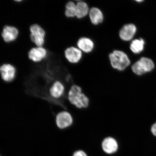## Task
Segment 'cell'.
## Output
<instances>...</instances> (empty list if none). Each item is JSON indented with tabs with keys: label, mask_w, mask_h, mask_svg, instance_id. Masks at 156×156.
<instances>
[{
	"label": "cell",
	"mask_w": 156,
	"mask_h": 156,
	"mask_svg": "<svg viewBox=\"0 0 156 156\" xmlns=\"http://www.w3.org/2000/svg\"><path fill=\"white\" fill-rule=\"evenodd\" d=\"M68 100L71 104L79 109L86 108L89 106L90 99L79 86L73 85L68 92Z\"/></svg>",
	"instance_id": "6da1fadb"
},
{
	"label": "cell",
	"mask_w": 156,
	"mask_h": 156,
	"mask_svg": "<svg viewBox=\"0 0 156 156\" xmlns=\"http://www.w3.org/2000/svg\"><path fill=\"white\" fill-rule=\"evenodd\" d=\"M29 38L35 46H44L45 42L46 31L37 23H34L29 27Z\"/></svg>",
	"instance_id": "7a4b0ae2"
},
{
	"label": "cell",
	"mask_w": 156,
	"mask_h": 156,
	"mask_svg": "<svg viewBox=\"0 0 156 156\" xmlns=\"http://www.w3.org/2000/svg\"><path fill=\"white\" fill-rule=\"evenodd\" d=\"M109 57L112 67L119 71L124 70L130 64L128 56L120 51H114L110 55Z\"/></svg>",
	"instance_id": "3957f363"
},
{
	"label": "cell",
	"mask_w": 156,
	"mask_h": 156,
	"mask_svg": "<svg viewBox=\"0 0 156 156\" xmlns=\"http://www.w3.org/2000/svg\"><path fill=\"white\" fill-rule=\"evenodd\" d=\"M154 64L152 60L147 58L143 57L134 63L132 67L133 72L137 75H142L153 70Z\"/></svg>",
	"instance_id": "277c9868"
},
{
	"label": "cell",
	"mask_w": 156,
	"mask_h": 156,
	"mask_svg": "<svg viewBox=\"0 0 156 156\" xmlns=\"http://www.w3.org/2000/svg\"><path fill=\"white\" fill-rule=\"evenodd\" d=\"M48 52L44 46H33L29 49L27 56L29 60L34 63H39L46 58Z\"/></svg>",
	"instance_id": "5b68a950"
},
{
	"label": "cell",
	"mask_w": 156,
	"mask_h": 156,
	"mask_svg": "<svg viewBox=\"0 0 156 156\" xmlns=\"http://www.w3.org/2000/svg\"><path fill=\"white\" fill-rule=\"evenodd\" d=\"M19 34V31L17 27L14 25H6L2 30L1 37L4 41L9 44L17 40Z\"/></svg>",
	"instance_id": "8992f818"
},
{
	"label": "cell",
	"mask_w": 156,
	"mask_h": 156,
	"mask_svg": "<svg viewBox=\"0 0 156 156\" xmlns=\"http://www.w3.org/2000/svg\"><path fill=\"white\" fill-rule=\"evenodd\" d=\"M73 116L67 111H62L56 115V124L60 129H64L69 127L73 125Z\"/></svg>",
	"instance_id": "52a82bcc"
},
{
	"label": "cell",
	"mask_w": 156,
	"mask_h": 156,
	"mask_svg": "<svg viewBox=\"0 0 156 156\" xmlns=\"http://www.w3.org/2000/svg\"><path fill=\"white\" fill-rule=\"evenodd\" d=\"M2 79L6 82H11L14 80L16 75V69L15 66L9 63H5L0 67Z\"/></svg>",
	"instance_id": "ba28073f"
},
{
	"label": "cell",
	"mask_w": 156,
	"mask_h": 156,
	"mask_svg": "<svg viewBox=\"0 0 156 156\" xmlns=\"http://www.w3.org/2000/svg\"><path fill=\"white\" fill-rule=\"evenodd\" d=\"M64 55L67 61L69 63L76 64L81 60L82 56V52L79 48L71 46L65 49Z\"/></svg>",
	"instance_id": "9c48e42d"
},
{
	"label": "cell",
	"mask_w": 156,
	"mask_h": 156,
	"mask_svg": "<svg viewBox=\"0 0 156 156\" xmlns=\"http://www.w3.org/2000/svg\"><path fill=\"white\" fill-rule=\"evenodd\" d=\"M102 147L105 153L110 154H114L116 153L118 149V142L113 136H106L102 140Z\"/></svg>",
	"instance_id": "30bf717a"
},
{
	"label": "cell",
	"mask_w": 156,
	"mask_h": 156,
	"mask_svg": "<svg viewBox=\"0 0 156 156\" xmlns=\"http://www.w3.org/2000/svg\"><path fill=\"white\" fill-rule=\"evenodd\" d=\"M65 87L61 81H55L50 87L49 92L52 98L58 99L63 96L65 92Z\"/></svg>",
	"instance_id": "8fae6325"
},
{
	"label": "cell",
	"mask_w": 156,
	"mask_h": 156,
	"mask_svg": "<svg viewBox=\"0 0 156 156\" xmlns=\"http://www.w3.org/2000/svg\"><path fill=\"white\" fill-rule=\"evenodd\" d=\"M136 30V26L133 24L125 25L120 31V37L124 41H128L131 40L135 35Z\"/></svg>",
	"instance_id": "7c38bea8"
},
{
	"label": "cell",
	"mask_w": 156,
	"mask_h": 156,
	"mask_svg": "<svg viewBox=\"0 0 156 156\" xmlns=\"http://www.w3.org/2000/svg\"><path fill=\"white\" fill-rule=\"evenodd\" d=\"M77 45L79 49L86 53L92 51L94 48L92 41L86 37L80 38L77 41Z\"/></svg>",
	"instance_id": "4fadbf2b"
},
{
	"label": "cell",
	"mask_w": 156,
	"mask_h": 156,
	"mask_svg": "<svg viewBox=\"0 0 156 156\" xmlns=\"http://www.w3.org/2000/svg\"><path fill=\"white\" fill-rule=\"evenodd\" d=\"M89 15L91 23L94 25H98L102 23L103 16L102 12L96 7H93L90 10Z\"/></svg>",
	"instance_id": "5bb4252c"
},
{
	"label": "cell",
	"mask_w": 156,
	"mask_h": 156,
	"mask_svg": "<svg viewBox=\"0 0 156 156\" xmlns=\"http://www.w3.org/2000/svg\"><path fill=\"white\" fill-rule=\"evenodd\" d=\"M89 7L86 3L82 1H78L76 3V16L78 19L85 17L89 12Z\"/></svg>",
	"instance_id": "9a60e30c"
},
{
	"label": "cell",
	"mask_w": 156,
	"mask_h": 156,
	"mask_svg": "<svg viewBox=\"0 0 156 156\" xmlns=\"http://www.w3.org/2000/svg\"><path fill=\"white\" fill-rule=\"evenodd\" d=\"M64 15L68 18L76 17V3L72 1L67 2L64 6Z\"/></svg>",
	"instance_id": "2e32d148"
},
{
	"label": "cell",
	"mask_w": 156,
	"mask_h": 156,
	"mask_svg": "<svg viewBox=\"0 0 156 156\" xmlns=\"http://www.w3.org/2000/svg\"><path fill=\"white\" fill-rule=\"evenodd\" d=\"M144 44L145 41L143 39H136L133 41L130 44V50L134 53H140L144 50Z\"/></svg>",
	"instance_id": "e0dca14e"
},
{
	"label": "cell",
	"mask_w": 156,
	"mask_h": 156,
	"mask_svg": "<svg viewBox=\"0 0 156 156\" xmlns=\"http://www.w3.org/2000/svg\"><path fill=\"white\" fill-rule=\"evenodd\" d=\"M73 156H87L84 151L81 150L76 151L73 154Z\"/></svg>",
	"instance_id": "ac0fdd59"
},
{
	"label": "cell",
	"mask_w": 156,
	"mask_h": 156,
	"mask_svg": "<svg viewBox=\"0 0 156 156\" xmlns=\"http://www.w3.org/2000/svg\"><path fill=\"white\" fill-rule=\"evenodd\" d=\"M151 131L154 136H156V122L153 124L151 127Z\"/></svg>",
	"instance_id": "d6986e66"
}]
</instances>
